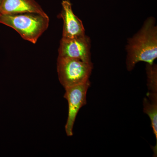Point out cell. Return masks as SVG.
Segmentation results:
<instances>
[{
  "mask_svg": "<svg viewBox=\"0 0 157 157\" xmlns=\"http://www.w3.org/2000/svg\"><path fill=\"white\" fill-rule=\"evenodd\" d=\"M24 13L47 14L35 0H2L0 4L1 14Z\"/></svg>",
  "mask_w": 157,
  "mask_h": 157,
  "instance_id": "52a82bcc",
  "label": "cell"
},
{
  "mask_svg": "<svg viewBox=\"0 0 157 157\" xmlns=\"http://www.w3.org/2000/svg\"><path fill=\"white\" fill-rule=\"evenodd\" d=\"M153 18H148L127 46V69L132 71L139 62L153 64L157 57V29Z\"/></svg>",
  "mask_w": 157,
  "mask_h": 157,
  "instance_id": "6da1fadb",
  "label": "cell"
},
{
  "mask_svg": "<svg viewBox=\"0 0 157 157\" xmlns=\"http://www.w3.org/2000/svg\"><path fill=\"white\" fill-rule=\"evenodd\" d=\"M1 15V13H0V15Z\"/></svg>",
  "mask_w": 157,
  "mask_h": 157,
  "instance_id": "30bf717a",
  "label": "cell"
},
{
  "mask_svg": "<svg viewBox=\"0 0 157 157\" xmlns=\"http://www.w3.org/2000/svg\"><path fill=\"white\" fill-rule=\"evenodd\" d=\"M2 0H0V4H1V2H2Z\"/></svg>",
  "mask_w": 157,
  "mask_h": 157,
  "instance_id": "9c48e42d",
  "label": "cell"
},
{
  "mask_svg": "<svg viewBox=\"0 0 157 157\" xmlns=\"http://www.w3.org/2000/svg\"><path fill=\"white\" fill-rule=\"evenodd\" d=\"M93 64L77 59L58 57L57 70L60 82L64 88L82 84L89 80Z\"/></svg>",
  "mask_w": 157,
  "mask_h": 157,
  "instance_id": "3957f363",
  "label": "cell"
},
{
  "mask_svg": "<svg viewBox=\"0 0 157 157\" xmlns=\"http://www.w3.org/2000/svg\"><path fill=\"white\" fill-rule=\"evenodd\" d=\"M144 112L149 117L151 121V127L156 139V146L154 149V155H157V104L152 103L147 98H144L143 102Z\"/></svg>",
  "mask_w": 157,
  "mask_h": 157,
  "instance_id": "ba28073f",
  "label": "cell"
},
{
  "mask_svg": "<svg viewBox=\"0 0 157 157\" xmlns=\"http://www.w3.org/2000/svg\"><path fill=\"white\" fill-rule=\"evenodd\" d=\"M61 17L63 21V38L72 39L85 35L82 21L73 13L72 4L69 0H64L62 3Z\"/></svg>",
  "mask_w": 157,
  "mask_h": 157,
  "instance_id": "8992f818",
  "label": "cell"
},
{
  "mask_svg": "<svg viewBox=\"0 0 157 157\" xmlns=\"http://www.w3.org/2000/svg\"><path fill=\"white\" fill-rule=\"evenodd\" d=\"M0 23L14 29L24 40L36 44L48 28L49 18L47 14L36 13L1 14Z\"/></svg>",
  "mask_w": 157,
  "mask_h": 157,
  "instance_id": "7a4b0ae2",
  "label": "cell"
},
{
  "mask_svg": "<svg viewBox=\"0 0 157 157\" xmlns=\"http://www.w3.org/2000/svg\"><path fill=\"white\" fill-rule=\"evenodd\" d=\"M90 48V39L86 35L72 39L62 38L59 48L58 57L77 59L91 63Z\"/></svg>",
  "mask_w": 157,
  "mask_h": 157,
  "instance_id": "5b68a950",
  "label": "cell"
},
{
  "mask_svg": "<svg viewBox=\"0 0 157 157\" xmlns=\"http://www.w3.org/2000/svg\"><path fill=\"white\" fill-rule=\"evenodd\" d=\"M90 86V80L65 88L64 98L68 101L69 112L65 131L68 136L73 135V128L79 109L86 104V94Z\"/></svg>",
  "mask_w": 157,
  "mask_h": 157,
  "instance_id": "277c9868",
  "label": "cell"
}]
</instances>
